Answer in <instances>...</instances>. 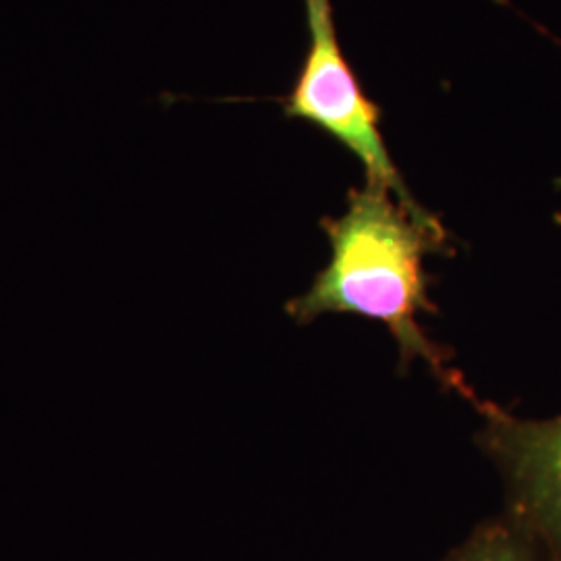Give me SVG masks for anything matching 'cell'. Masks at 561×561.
I'll return each mask as SVG.
<instances>
[{
	"label": "cell",
	"mask_w": 561,
	"mask_h": 561,
	"mask_svg": "<svg viewBox=\"0 0 561 561\" xmlns=\"http://www.w3.org/2000/svg\"><path fill=\"white\" fill-rule=\"evenodd\" d=\"M331 241V261L306 294L287 304L298 322L324 314H354L379 321L398 343L403 366L422 360L442 385L477 401L449 356L426 337L422 314H433L424 259L442 252L447 233L442 222L419 221L381 185L352 190L337 219L322 221Z\"/></svg>",
	"instance_id": "1"
},
{
	"label": "cell",
	"mask_w": 561,
	"mask_h": 561,
	"mask_svg": "<svg viewBox=\"0 0 561 561\" xmlns=\"http://www.w3.org/2000/svg\"><path fill=\"white\" fill-rule=\"evenodd\" d=\"M310 46L300 76L280 102L285 117L317 125L350 150L366 171V183L389 190L419 221L437 222L412 196L381 134V108L370 101L343 57L331 0H304Z\"/></svg>",
	"instance_id": "2"
},
{
	"label": "cell",
	"mask_w": 561,
	"mask_h": 561,
	"mask_svg": "<svg viewBox=\"0 0 561 561\" xmlns=\"http://www.w3.org/2000/svg\"><path fill=\"white\" fill-rule=\"evenodd\" d=\"M474 403L484 416L479 442L507 484V514L561 561V416L524 421L489 401Z\"/></svg>",
	"instance_id": "3"
},
{
	"label": "cell",
	"mask_w": 561,
	"mask_h": 561,
	"mask_svg": "<svg viewBox=\"0 0 561 561\" xmlns=\"http://www.w3.org/2000/svg\"><path fill=\"white\" fill-rule=\"evenodd\" d=\"M443 561H553L541 541L510 514L481 524Z\"/></svg>",
	"instance_id": "4"
},
{
	"label": "cell",
	"mask_w": 561,
	"mask_h": 561,
	"mask_svg": "<svg viewBox=\"0 0 561 561\" xmlns=\"http://www.w3.org/2000/svg\"><path fill=\"white\" fill-rule=\"evenodd\" d=\"M556 222H558V225H561V215H556Z\"/></svg>",
	"instance_id": "5"
}]
</instances>
